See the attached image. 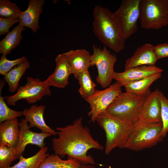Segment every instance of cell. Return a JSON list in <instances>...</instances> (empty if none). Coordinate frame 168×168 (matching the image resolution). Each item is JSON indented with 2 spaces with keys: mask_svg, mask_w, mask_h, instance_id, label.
<instances>
[{
  "mask_svg": "<svg viewBox=\"0 0 168 168\" xmlns=\"http://www.w3.org/2000/svg\"><path fill=\"white\" fill-rule=\"evenodd\" d=\"M58 137L52 140L54 153L61 157L75 159L82 165H94L93 157L87 154L91 149L102 150L103 147L95 139L89 129L82 124V118L75 120L72 124L56 128Z\"/></svg>",
  "mask_w": 168,
  "mask_h": 168,
  "instance_id": "6da1fadb",
  "label": "cell"
},
{
  "mask_svg": "<svg viewBox=\"0 0 168 168\" xmlns=\"http://www.w3.org/2000/svg\"><path fill=\"white\" fill-rule=\"evenodd\" d=\"M93 15V31L100 42L115 53L123 50L126 40L113 13L105 7L96 5Z\"/></svg>",
  "mask_w": 168,
  "mask_h": 168,
  "instance_id": "7a4b0ae2",
  "label": "cell"
},
{
  "mask_svg": "<svg viewBox=\"0 0 168 168\" xmlns=\"http://www.w3.org/2000/svg\"><path fill=\"white\" fill-rule=\"evenodd\" d=\"M162 128V123H148L138 120L133 124L124 148L138 151L156 145L163 140Z\"/></svg>",
  "mask_w": 168,
  "mask_h": 168,
  "instance_id": "3957f363",
  "label": "cell"
},
{
  "mask_svg": "<svg viewBox=\"0 0 168 168\" xmlns=\"http://www.w3.org/2000/svg\"><path fill=\"white\" fill-rule=\"evenodd\" d=\"M146 97L126 91L121 92L103 113L133 124L139 119Z\"/></svg>",
  "mask_w": 168,
  "mask_h": 168,
  "instance_id": "277c9868",
  "label": "cell"
},
{
  "mask_svg": "<svg viewBox=\"0 0 168 168\" xmlns=\"http://www.w3.org/2000/svg\"><path fill=\"white\" fill-rule=\"evenodd\" d=\"M96 121L105 133V152L106 154H109L117 147L124 148L133 124L122 121L103 113L97 117Z\"/></svg>",
  "mask_w": 168,
  "mask_h": 168,
  "instance_id": "5b68a950",
  "label": "cell"
},
{
  "mask_svg": "<svg viewBox=\"0 0 168 168\" xmlns=\"http://www.w3.org/2000/svg\"><path fill=\"white\" fill-rule=\"evenodd\" d=\"M141 28L158 30L168 25V0H140Z\"/></svg>",
  "mask_w": 168,
  "mask_h": 168,
  "instance_id": "8992f818",
  "label": "cell"
},
{
  "mask_svg": "<svg viewBox=\"0 0 168 168\" xmlns=\"http://www.w3.org/2000/svg\"><path fill=\"white\" fill-rule=\"evenodd\" d=\"M92 49L91 56V63L92 66L96 67L98 73L96 81L101 87L106 88L110 86L114 79V67L117 59L116 55L105 46L101 48L93 44Z\"/></svg>",
  "mask_w": 168,
  "mask_h": 168,
  "instance_id": "52a82bcc",
  "label": "cell"
},
{
  "mask_svg": "<svg viewBox=\"0 0 168 168\" xmlns=\"http://www.w3.org/2000/svg\"><path fill=\"white\" fill-rule=\"evenodd\" d=\"M26 79V84L19 86L15 94L6 96L7 104L14 106L16 102L22 99H25L28 104H34L44 96L51 94L50 86L44 81L29 77Z\"/></svg>",
  "mask_w": 168,
  "mask_h": 168,
  "instance_id": "ba28073f",
  "label": "cell"
},
{
  "mask_svg": "<svg viewBox=\"0 0 168 168\" xmlns=\"http://www.w3.org/2000/svg\"><path fill=\"white\" fill-rule=\"evenodd\" d=\"M140 2V0H123L119 9L113 13L126 40L137 31Z\"/></svg>",
  "mask_w": 168,
  "mask_h": 168,
  "instance_id": "9c48e42d",
  "label": "cell"
},
{
  "mask_svg": "<svg viewBox=\"0 0 168 168\" xmlns=\"http://www.w3.org/2000/svg\"><path fill=\"white\" fill-rule=\"evenodd\" d=\"M122 86L116 82L103 90H96L95 93L86 100L89 104L90 110L88 115L90 121L96 122L97 117L104 112L117 96L122 92Z\"/></svg>",
  "mask_w": 168,
  "mask_h": 168,
  "instance_id": "30bf717a",
  "label": "cell"
},
{
  "mask_svg": "<svg viewBox=\"0 0 168 168\" xmlns=\"http://www.w3.org/2000/svg\"><path fill=\"white\" fill-rule=\"evenodd\" d=\"M19 133L17 144L15 147L17 159L23 155L26 146L28 144L37 145L42 148L45 145V139L51 135L43 132L39 133L31 131L28 122L25 119L22 118L18 123Z\"/></svg>",
  "mask_w": 168,
  "mask_h": 168,
  "instance_id": "8fae6325",
  "label": "cell"
},
{
  "mask_svg": "<svg viewBox=\"0 0 168 168\" xmlns=\"http://www.w3.org/2000/svg\"><path fill=\"white\" fill-rule=\"evenodd\" d=\"M55 61L54 72L44 81L49 86L64 88L69 83L68 77L72 74L71 67L64 53L58 54Z\"/></svg>",
  "mask_w": 168,
  "mask_h": 168,
  "instance_id": "7c38bea8",
  "label": "cell"
},
{
  "mask_svg": "<svg viewBox=\"0 0 168 168\" xmlns=\"http://www.w3.org/2000/svg\"><path fill=\"white\" fill-rule=\"evenodd\" d=\"M159 90L156 89L146 97L139 119L148 123H162L161 105L158 95Z\"/></svg>",
  "mask_w": 168,
  "mask_h": 168,
  "instance_id": "4fadbf2b",
  "label": "cell"
},
{
  "mask_svg": "<svg viewBox=\"0 0 168 168\" xmlns=\"http://www.w3.org/2000/svg\"><path fill=\"white\" fill-rule=\"evenodd\" d=\"M163 70L156 65H142L125 70L115 72L114 79L122 86L128 83L136 81L155 74L161 73Z\"/></svg>",
  "mask_w": 168,
  "mask_h": 168,
  "instance_id": "5bb4252c",
  "label": "cell"
},
{
  "mask_svg": "<svg viewBox=\"0 0 168 168\" xmlns=\"http://www.w3.org/2000/svg\"><path fill=\"white\" fill-rule=\"evenodd\" d=\"M158 60L155 46L146 44L138 47L132 56L126 60L124 70L142 65H155Z\"/></svg>",
  "mask_w": 168,
  "mask_h": 168,
  "instance_id": "9a60e30c",
  "label": "cell"
},
{
  "mask_svg": "<svg viewBox=\"0 0 168 168\" xmlns=\"http://www.w3.org/2000/svg\"><path fill=\"white\" fill-rule=\"evenodd\" d=\"M64 54L71 67L72 74L77 80L85 71L92 66L91 55L84 49L71 50Z\"/></svg>",
  "mask_w": 168,
  "mask_h": 168,
  "instance_id": "2e32d148",
  "label": "cell"
},
{
  "mask_svg": "<svg viewBox=\"0 0 168 168\" xmlns=\"http://www.w3.org/2000/svg\"><path fill=\"white\" fill-rule=\"evenodd\" d=\"M44 0H30L26 11H22L19 19V25L31 29L34 33L39 29V20L42 11Z\"/></svg>",
  "mask_w": 168,
  "mask_h": 168,
  "instance_id": "e0dca14e",
  "label": "cell"
},
{
  "mask_svg": "<svg viewBox=\"0 0 168 168\" xmlns=\"http://www.w3.org/2000/svg\"><path fill=\"white\" fill-rule=\"evenodd\" d=\"M45 109L44 105H33L30 108L24 109L22 112L25 120L29 123L30 128L35 127L41 132L57 135L56 131L48 126L44 120V114Z\"/></svg>",
  "mask_w": 168,
  "mask_h": 168,
  "instance_id": "ac0fdd59",
  "label": "cell"
},
{
  "mask_svg": "<svg viewBox=\"0 0 168 168\" xmlns=\"http://www.w3.org/2000/svg\"><path fill=\"white\" fill-rule=\"evenodd\" d=\"M17 118L0 123V145L15 147L17 144L19 128Z\"/></svg>",
  "mask_w": 168,
  "mask_h": 168,
  "instance_id": "d6986e66",
  "label": "cell"
},
{
  "mask_svg": "<svg viewBox=\"0 0 168 168\" xmlns=\"http://www.w3.org/2000/svg\"><path fill=\"white\" fill-rule=\"evenodd\" d=\"M24 27L19 25L15 27L5 37L0 41V53L7 56L15 49L20 43L23 38L22 32L25 30Z\"/></svg>",
  "mask_w": 168,
  "mask_h": 168,
  "instance_id": "ffe728a7",
  "label": "cell"
},
{
  "mask_svg": "<svg viewBox=\"0 0 168 168\" xmlns=\"http://www.w3.org/2000/svg\"><path fill=\"white\" fill-rule=\"evenodd\" d=\"M157 73L134 82L124 85L126 91L146 97L151 92L150 86L161 76Z\"/></svg>",
  "mask_w": 168,
  "mask_h": 168,
  "instance_id": "44dd1931",
  "label": "cell"
},
{
  "mask_svg": "<svg viewBox=\"0 0 168 168\" xmlns=\"http://www.w3.org/2000/svg\"><path fill=\"white\" fill-rule=\"evenodd\" d=\"M82 165L75 159L64 160L54 153L49 154L44 158L40 163V168H81Z\"/></svg>",
  "mask_w": 168,
  "mask_h": 168,
  "instance_id": "7402d4cb",
  "label": "cell"
},
{
  "mask_svg": "<svg viewBox=\"0 0 168 168\" xmlns=\"http://www.w3.org/2000/svg\"><path fill=\"white\" fill-rule=\"evenodd\" d=\"M30 67L29 62L26 60L14 67L3 76L10 92H14L17 91L20 79Z\"/></svg>",
  "mask_w": 168,
  "mask_h": 168,
  "instance_id": "603a6c76",
  "label": "cell"
},
{
  "mask_svg": "<svg viewBox=\"0 0 168 168\" xmlns=\"http://www.w3.org/2000/svg\"><path fill=\"white\" fill-rule=\"evenodd\" d=\"M48 149L47 147L45 146L41 148L35 155L28 158L21 156L17 163L7 168H40V163L49 154L47 153Z\"/></svg>",
  "mask_w": 168,
  "mask_h": 168,
  "instance_id": "cb8c5ba5",
  "label": "cell"
},
{
  "mask_svg": "<svg viewBox=\"0 0 168 168\" xmlns=\"http://www.w3.org/2000/svg\"><path fill=\"white\" fill-rule=\"evenodd\" d=\"M77 80L80 86L78 92L86 100L95 93L96 85L92 81L88 70L85 71Z\"/></svg>",
  "mask_w": 168,
  "mask_h": 168,
  "instance_id": "d4e9b609",
  "label": "cell"
},
{
  "mask_svg": "<svg viewBox=\"0 0 168 168\" xmlns=\"http://www.w3.org/2000/svg\"><path fill=\"white\" fill-rule=\"evenodd\" d=\"M5 84L2 79L0 83V123L6 120L20 117L23 115L22 111H17L9 108L4 100L6 97H3L1 95L2 89Z\"/></svg>",
  "mask_w": 168,
  "mask_h": 168,
  "instance_id": "484cf974",
  "label": "cell"
},
{
  "mask_svg": "<svg viewBox=\"0 0 168 168\" xmlns=\"http://www.w3.org/2000/svg\"><path fill=\"white\" fill-rule=\"evenodd\" d=\"M22 11L9 0H0V16L8 19H19Z\"/></svg>",
  "mask_w": 168,
  "mask_h": 168,
  "instance_id": "4316f807",
  "label": "cell"
},
{
  "mask_svg": "<svg viewBox=\"0 0 168 168\" xmlns=\"http://www.w3.org/2000/svg\"><path fill=\"white\" fill-rule=\"evenodd\" d=\"M17 159L15 147L0 145V168H7Z\"/></svg>",
  "mask_w": 168,
  "mask_h": 168,
  "instance_id": "83f0119b",
  "label": "cell"
},
{
  "mask_svg": "<svg viewBox=\"0 0 168 168\" xmlns=\"http://www.w3.org/2000/svg\"><path fill=\"white\" fill-rule=\"evenodd\" d=\"M158 95L161 105V118L163 125L161 135L164 138L168 132V99L159 90Z\"/></svg>",
  "mask_w": 168,
  "mask_h": 168,
  "instance_id": "f1b7e54d",
  "label": "cell"
},
{
  "mask_svg": "<svg viewBox=\"0 0 168 168\" xmlns=\"http://www.w3.org/2000/svg\"><path fill=\"white\" fill-rule=\"evenodd\" d=\"M27 60V58L23 56L17 59L11 60H8L6 56L2 55L0 59V74L4 76L15 66Z\"/></svg>",
  "mask_w": 168,
  "mask_h": 168,
  "instance_id": "f546056e",
  "label": "cell"
},
{
  "mask_svg": "<svg viewBox=\"0 0 168 168\" xmlns=\"http://www.w3.org/2000/svg\"><path fill=\"white\" fill-rule=\"evenodd\" d=\"M19 22L18 19H8L0 17V36L7 33L10 28Z\"/></svg>",
  "mask_w": 168,
  "mask_h": 168,
  "instance_id": "4dcf8cb0",
  "label": "cell"
},
{
  "mask_svg": "<svg viewBox=\"0 0 168 168\" xmlns=\"http://www.w3.org/2000/svg\"><path fill=\"white\" fill-rule=\"evenodd\" d=\"M155 47V52L158 59L168 57V43L159 44Z\"/></svg>",
  "mask_w": 168,
  "mask_h": 168,
  "instance_id": "1f68e13d",
  "label": "cell"
},
{
  "mask_svg": "<svg viewBox=\"0 0 168 168\" xmlns=\"http://www.w3.org/2000/svg\"><path fill=\"white\" fill-rule=\"evenodd\" d=\"M81 168H100L96 167L93 165H82Z\"/></svg>",
  "mask_w": 168,
  "mask_h": 168,
  "instance_id": "d6a6232c",
  "label": "cell"
}]
</instances>
